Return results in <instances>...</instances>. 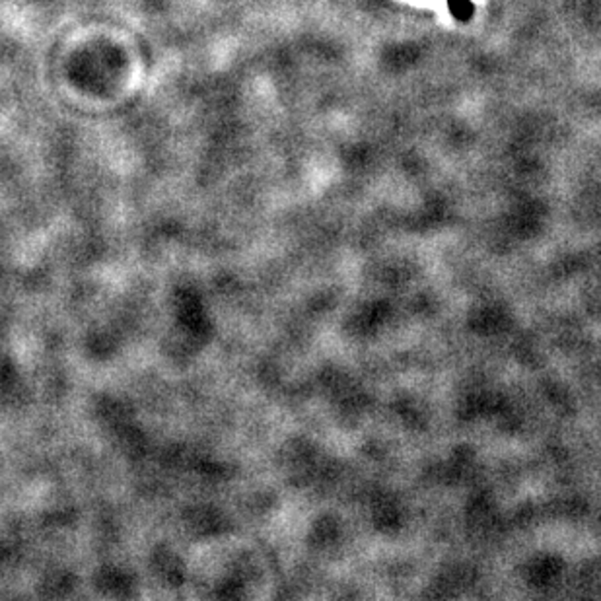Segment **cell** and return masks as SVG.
<instances>
[{
  "instance_id": "cell-1",
  "label": "cell",
  "mask_w": 601,
  "mask_h": 601,
  "mask_svg": "<svg viewBox=\"0 0 601 601\" xmlns=\"http://www.w3.org/2000/svg\"><path fill=\"white\" fill-rule=\"evenodd\" d=\"M447 4H450V12H452L455 20H459V22H467L471 16H473V10H475L471 0H447Z\"/></svg>"
}]
</instances>
